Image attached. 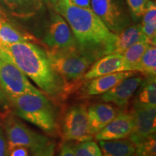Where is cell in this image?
Segmentation results:
<instances>
[{
	"mask_svg": "<svg viewBox=\"0 0 156 156\" xmlns=\"http://www.w3.org/2000/svg\"><path fill=\"white\" fill-rule=\"evenodd\" d=\"M55 9L73 31L77 48L93 62L112 54L116 35L91 9L77 7L69 0H57Z\"/></svg>",
	"mask_w": 156,
	"mask_h": 156,
	"instance_id": "6da1fadb",
	"label": "cell"
},
{
	"mask_svg": "<svg viewBox=\"0 0 156 156\" xmlns=\"http://www.w3.org/2000/svg\"><path fill=\"white\" fill-rule=\"evenodd\" d=\"M0 52L32 80L48 98L62 101L73 90L51 67L46 51L36 44L5 43Z\"/></svg>",
	"mask_w": 156,
	"mask_h": 156,
	"instance_id": "7a4b0ae2",
	"label": "cell"
},
{
	"mask_svg": "<svg viewBox=\"0 0 156 156\" xmlns=\"http://www.w3.org/2000/svg\"><path fill=\"white\" fill-rule=\"evenodd\" d=\"M6 97L17 116L48 134H53L57 129L56 109L44 93Z\"/></svg>",
	"mask_w": 156,
	"mask_h": 156,
	"instance_id": "3957f363",
	"label": "cell"
},
{
	"mask_svg": "<svg viewBox=\"0 0 156 156\" xmlns=\"http://www.w3.org/2000/svg\"><path fill=\"white\" fill-rule=\"evenodd\" d=\"M46 54L53 69L73 88V83L83 80L84 75L93 64L77 46L48 48Z\"/></svg>",
	"mask_w": 156,
	"mask_h": 156,
	"instance_id": "277c9868",
	"label": "cell"
},
{
	"mask_svg": "<svg viewBox=\"0 0 156 156\" xmlns=\"http://www.w3.org/2000/svg\"><path fill=\"white\" fill-rule=\"evenodd\" d=\"M3 121L8 151L16 147H25L31 153L41 149L50 142L46 136L28 127L12 114H7Z\"/></svg>",
	"mask_w": 156,
	"mask_h": 156,
	"instance_id": "5b68a950",
	"label": "cell"
},
{
	"mask_svg": "<svg viewBox=\"0 0 156 156\" xmlns=\"http://www.w3.org/2000/svg\"><path fill=\"white\" fill-rule=\"evenodd\" d=\"M0 88L6 96L43 93L30 83L28 77L0 52Z\"/></svg>",
	"mask_w": 156,
	"mask_h": 156,
	"instance_id": "8992f818",
	"label": "cell"
},
{
	"mask_svg": "<svg viewBox=\"0 0 156 156\" xmlns=\"http://www.w3.org/2000/svg\"><path fill=\"white\" fill-rule=\"evenodd\" d=\"M62 136L64 141L83 142L93 140L90 132L87 106L78 103L66 111L61 125Z\"/></svg>",
	"mask_w": 156,
	"mask_h": 156,
	"instance_id": "52a82bcc",
	"label": "cell"
},
{
	"mask_svg": "<svg viewBox=\"0 0 156 156\" xmlns=\"http://www.w3.org/2000/svg\"><path fill=\"white\" fill-rule=\"evenodd\" d=\"M91 9L114 34L130 25V17L122 0H90Z\"/></svg>",
	"mask_w": 156,
	"mask_h": 156,
	"instance_id": "ba28073f",
	"label": "cell"
},
{
	"mask_svg": "<svg viewBox=\"0 0 156 156\" xmlns=\"http://www.w3.org/2000/svg\"><path fill=\"white\" fill-rule=\"evenodd\" d=\"M132 114L134 119V128L128 138L136 147L144 140L155 133L156 106L134 104Z\"/></svg>",
	"mask_w": 156,
	"mask_h": 156,
	"instance_id": "9c48e42d",
	"label": "cell"
},
{
	"mask_svg": "<svg viewBox=\"0 0 156 156\" xmlns=\"http://www.w3.org/2000/svg\"><path fill=\"white\" fill-rule=\"evenodd\" d=\"M44 42L48 48H61L77 46L73 31L62 15L52 17L45 33Z\"/></svg>",
	"mask_w": 156,
	"mask_h": 156,
	"instance_id": "30bf717a",
	"label": "cell"
},
{
	"mask_svg": "<svg viewBox=\"0 0 156 156\" xmlns=\"http://www.w3.org/2000/svg\"><path fill=\"white\" fill-rule=\"evenodd\" d=\"M142 81L143 78L135 75L126 78L101 95V100L104 103H114L119 108H125Z\"/></svg>",
	"mask_w": 156,
	"mask_h": 156,
	"instance_id": "8fae6325",
	"label": "cell"
},
{
	"mask_svg": "<svg viewBox=\"0 0 156 156\" xmlns=\"http://www.w3.org/2000/svg\"><path fill=\"white\" fill-rule=\"evenodd\" d=\"M133 128L134 119L132 113L122 112L95 134V139L99 141L127 138Z\"/></svg>",
	"mask_w": 156,
	"mask_h": 156,
	"instance_id": "7c38bea8",
	"label": "cell"
},
{
	"mask_svg": "<svg viewBox=\"0 0 156 156\" xmlns=\"http://www.w3.org/2000/svg\"><path fill=\"white\" fill-rule=\"evenodd\" d=\"M124 71H127V69L122 54H107L93 62L84 75L83 80H90L101 76Z\"/></svg>",
	"mask_w": 156,
	"mask_h": 156,
	"instance_id": "4fadbf2b",
	"label": "cell"
},
{
	"mask_svg": "<svg viewBox=\"0 0 156 156\" xmlns=\"http://www.w3.org/2000/svg\"><path fill=\"white\" fill-rule=\"evenodd\" d=\"M136 73L133 71L119 72L93 78L82 87L81 93L84 96L102 95L123 80L135 75Z\"/></svg>",
	"mask_w": 156,
	"mask_h": 156,
	"instance_id": "5bb4252c",
	"label": "cell"
},
{
	"mask_svg": "<svg viewBox=\"0 0 156 156\" xmlns=\"http://www.w3.org/2000/svg\"><path fill=\"white\" fill-rule=\"evenodd\" d=\"M90 132L94 136L118 114L117 110L108 103H95L87 108Z\"/></svg>",
	"mask_w": 156,
	"mask_h": 156,
	"instance_id": "9a60e30c",
	"label": "cell"
},
{
	"mask_svg": "<svg viewBox=\"0 0 156 156\" xmlns=\"http://www.w3.org/2000/svg\"><path fill=\"white\" fill-rule=\"evenodd\" d=\"M116 35V38L113 45L112 54H122L129 47L136 43L149 41L142 32L140 25H129Z\"/></svg>",
	"mask_w": 156,
	"mask_h": 156,
	"instance_id": "2e32d148",
	"label": "cell"
},
{
	"mask_svg": "<svg viewBox=\"0 0 156 156\" xmlns=\"http://www.w3.org/2000/svg\"><path fill=\"white\" fill-rule=\"evenodd\" d=\"M17 18L26 19L38 14L44 7L43 0H0Z\"/></svg>",
	"mask_w": 156,
	"mask_h": 156,
	"instance_id": "e0dca14e",
	"label": "cell"
},
{
	"mask_svg": "<svg viewBox=\"0 0 156 156\" xmlns=\"http://www.w3.org/2000/svg\"><path fill=\"white\" fill-rule=\"evenodd\" d=\"M99 147L103 156H134L136 147L129 138L99 140Z\"/></svg>",
	"mask_w": 156,
	"mask_h": 156,
	"instance_id": "ac0fdd59",
	"label": "cell"
},
{
	"mask_svg": "<svg viewBox=\"0 0 156 156\" xmlns=\"http://www.w3.org/2000/svg\"><path fill=\"white\" fill-rule=\"evenodd\" d=\"M0 38L7 44L22 42L36 44L38 41L34 35L11 24L8 19L0 20Z\"/></svg>",
	"mask_w": 156,
	"mask_h": 156,
	"instance_id": "d6986e66",
	"label": "cell"
},
{
	"mask_svg": "<svg viewBox=\"0 0 156 156\" xmlns=\"http://www.w3.org/2000/svg\"><path fill=\"white\" fill-rule=\"evenodd\" d=\"M134 104L146 106H156L155 77H147L142 82Z\"/></svg>",
	"mask_w": 156,
	"mask_h": 156,
	"instance_id": "ffe728a7",
	"label": "cell"
},
{
	"mask_svg": "<svg viewBox=\"0 0 156 156\" xmlns=\"http://www.w3.org/2000/svg\"><path fill=\"white\" fill-rule=\"evenodd\" d=\"M151 44H153L149 41H142L129 47L122 54L127 71L136 72L140 58Z\"/></svg>",
	"mask_w": 156,
	"mask_h": 156,
	"instance_id": "44dd1931",
	"label": "cell"
},
{
	"mask_svg": "<svg viewBox=\"0 0 156 156\" xmlns=\"http://www.w3.org/2000/svg\"><path fill=\"white\" fill-rule=\"evenodd\" d=\"M136 72H140L146 77H155L156 75V47L151 44L140 58Z\"/></svg>",
	"mask_w": 156,
	"mask_h": 156,
	"instance_id": "7402d4cb",
	"label": "cell"
},
{
	"mask_svg": "<svg viewBox=\"0 0 156 156\" xmlns=\"http://www.w3.org/2000/svg\"><path fill=\"white\" fill-rule=\"evenodd\" d=\"M75 156H102V152L96 142L91 140L80 142L73 146Z\"/></svg>",
	"mask_w": 156,
	"mask_h": 156,
	"instance_id": "603a6c76",
	"label": "cell"
},
{
	"mask_svg": "<svg viewBox=\"0 0 156 156\" xmlns=\"http://www.w3.org/2000/svg\"><path fill=\"white\" fill-rule=\"evenodd\" d=\"M156 154L155 134L148 136L136 147V156H149Z\"/></svg>",
	"mask_w": 156,
	"mask_h": 156,
	"instance_id": "cb8c5ba5",
	"label": "cell"
},
{
	"mask_svg": "<svg viewBox=\"0 0 156 156\" xmlns=\"http://www.w3.org/2000/svg\"><path fill=\"white\" fill-rule=\"evenodd\" d=\"M151 0H126L132 15L136 18H141L145 12Z\"/></svg>",
	"mask_w": 156,
	"mask_h": 156,
	"instance_id": "d4e9b609",
	"label": "cell"
},
{
	"mask_svg": "<svg viewBox=\"0 0 156 156\" xmlns=\"http://www.w3.org/2000/svg\"><path fill=\"white\" fill-rule=\"evenodd\" d=\"M56 144L54 142L50 141L41 149L31 153L30 156H54L55 153Z\"/></svg>",
	"mask_w": 156,
	"mask_h": 156,
	"instance_id": "484cf974",
	"label": "cell"
},
{
	"mask_svg": "<svg viewBox=\"0 0 156 156\" xmlns=\"http://www.w3.org/2000/svg\"><path fill=\"white\" fill-rule=\"evenodd\" d=\"M9 151L7 147V139L3 131V129L0 126V156H8Z\"/></svg>",
	"mask_w": 156,
	"mask_h": 156,
	"instance_id": "4316f807",
	"label": "cell"
},
{
	"mask_svg": "<svg viewBox=\"0 0 156 156\" xmlns=\"http://www.w3.org/2000/svg\"><path fill=\"white\" fill-rule=\"evenodd\" d=\"M57 156H75L73 146L67 142H64L60 147Z\"/></svg>",
	"mask_w": 156,
	"mask_h": 156,
	"instance_id": "83f0119b",
	"label": "cell"
},
{
	"mask_svg": "<svg viewBox=\"0 0 156 156\" xmlns=\"http://www.w3.org/2000/svg\"><path fill=\"white\" fill-rule=\"evenodd\" d=\"M8 156H29V150L25 147H16L9 152Z\"/></svg>",
	"mask_w": 156,
	"mask_h": 156,
	"instance_id": "f1b7e54d",
	"label": "cell"
},
{
	"mask_svg": "<svg viewBox=\"0 0 156 156\" xmlns=\"http://www.w3.org/2000/svg\"><path fill=\"white\" fill-rule=\"evenodd\" d=\"M70 2L77 7L84 9H91L90 0H69Z\"/></svg>",
	"mask_w": 156,
	"mask_h": 156,
	"instance_id": "f546056e",
	"label": "cell"
},
{
	"mask_svg": "<svg viewBox=\"0 0 156 156\" xmlns=\"http://www.w3.org/2000/svg\"><path fill=\"white\" fill-rule=\"evenodd\" d=\"M7 101V97H6V95L5 93H4L3 91L2 90V89L0 88V104L5 103Z\"/></svg>",
	"mask_w": 156,
	"mask_h": 156,
	"instance_id": "4dcf8cb0",
	"label": "cell"
},
{
	"mask_svg": "<svg viewBox=\"0 0 156 156\" xmlns=\"http://www.w3.org/2000/svg\"><path fill=\"white\" fill-rule=\"evenodd\" d=\"M7 15H6V13L3 11V9H2L1 6H0V20H7Z\"/></svg>",
	"mask_w": 156,
	"mask_h": 156,
	"instance_id": "1f68e13d",
	"label": "cell"
},
{
	"mask_svg": "<svg viewBox=\"0 0 156 156\" xmlns=\"http://www.w3.org/2000/svg\"><path fill=\"white\" fill-rule=\"evenodd\" d=\"M5 42L2 39L0 38V50L2 49L4 46H5Z\"/></svg>",
	"mask_w": 156,
	"mask_h": 156,
	"instance_id": "d6a6232c",
	"label": "cell"
},
{
	"mask_svg": "<svg viewBox=\"0 0 156 156\" xmlns=\"http://www.w3.org/2000/svg\"><path fill=\"white\" fill-rule=\"evenodd\" d=\"M43 2L46 4H53L54 5V0H43Z\"/></svg>",
	"mask_w": 156,
	"mask_h": 156,
	"instance_id": "836d02e7",
	"label": "cell"
},
{
	"mask_svg": "<svg viewBox=\"0 0 156 156\" xmlns=\"http://www.w3.org/2000/svg\"><path fill=\"white\" fill-rule=\"evenodd\" d=\"M56 1H57V0H54V5H55V4H56Z\"/></svg>",
	"mask_w": 156,
	"mask_h": 156,
	"instance_id": "e575fe53",
	"label": "cell"
},
{
	"mask_svg": "<svg viewBox=\"0 0 156 156\" xmlns=\"http://www.w3.org/2000/svg\"><path fill=\"white\" fill-rule=\"evenodd\" d=\"M0 116H1V114H0Z\"/></svg>",
	"mask_w": 156,
	"mask_h": 156,
	"instance_id": "d590c367",
	"label": "cell"
},
{
	"mask_svg": "<svg viewBox=\"0 0 156 156\" xmlns=\"http://www.w3.org/2000/svg\"><path fill=\"white\" fill-rule=\"evenodd\" d=\"M153 1H155V0H153Z\"/></svg>",
	"mask_w": 156,
	"mask_h": 156,
	"instance_id": "8d00e7d4",
	"label": "cell"
},
{
	"mask_svg": "<svg viewBox=\"0 0 156 156\" xmlns=\"http://www.w3.org/2000/svg\"><path fill=\"white\" fill-rule=\"evenodd\" d=\"M102 156H103V155H102Z\"/></svg>",
	"mask_w": 156,
	"mask_h": 156,
	"instance_id": "74e56055",
	"label": "cell"
}]
</instances>
